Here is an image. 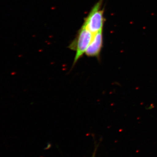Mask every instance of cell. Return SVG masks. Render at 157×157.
<instances>
[{
    "label": "cell",
    "mask_w": 157,
    "mask_h": 157,
    "mask_svg": "<svg viewBox=\"0 0 157 157\" xmlns=\"http://www.w3.org/2000/svg\"><path fill=\"white\" fill-rule=\"evenodd\" d=\"M103 46V30L94 34L89 45L85 55L89 57H95L99 59Z\"/></svg>",
    "instance_id": "3"
},
{
    "label": "cell",
    "mask_w": 157,
    "mask_h": 157,
    "mask_svg": "<svg viewBox=\"0 0 157 157\" xmlns=\"http://www.w3.org/2000/svg\"><path fill=\"white\" fill-rule=\"evenodd\" d=\"M94 35L82 25L78 30L75 39L68 46L70 50L76 52L72 68L77 63L78 60L83 56L84 54H85Z\"/></svg>",
    "instance_id": "1"
},
{
    "label": "cell",
    "mask_w": 157,
    "mask_h": 157,
    "mask_svg": "<svg viewBox=\"0 0 157 157\" xmlns=\"http://www.w3.org/2000/svg\"><path fill=\"white\" fill-rule=\"evenodd\" d=\"M104 0H99L95 4L86 17L82 26L92 33H97L103 30L105 19L104 16V9H101Z\"/></svg>",
    "instance_id": "2"
}]
</instances>
